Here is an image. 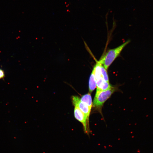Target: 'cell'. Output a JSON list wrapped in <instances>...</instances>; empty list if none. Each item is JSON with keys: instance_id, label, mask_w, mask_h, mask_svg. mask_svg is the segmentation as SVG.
<instances>
[{"instance_id": "cell-6", "label": "cell", "mask_w": 153, "mask_h": 153, "mask_svg": "<svg viewBox=\"0 0 153 153\" xmlns=\"http://www.w3.org/2000/svg\"><path fill=\"white\" fill-rule=\"evenodd\" d=\"M96 87V80L93 70L90 76L89 83V89L90 92H92Z\"/></svg>"}, {"instance_id": "cell-2", "label": "cell", "mask_w": 153, "mask_h": 153, "mask_svg": "<svg viewBox=\"0 0 153 153\" xmlns=\"http://www.w3.org/2000/svg\"><path fill=\"white\" fill-rule=\"evenodd\" d=\"M114 90L115 89L113 87L106 90H97L93 102L94 106L97 107L102 106Z\"/></svg>"}, {"instance_id": "cell-8", "label": "cell", "mask_w": 153, "mask_h": 153, "mask_svg": "<svg viewBox=\"0 0 153 153\" xmlns=\"http://www.w3.org/2000/svg\"><path fill=\"white\" fill-rule=\"evenodd\" d=\"M101 71L102 78L105 81L109 82V78L107 70L102 64L101 66Z\"/></svg>"}, {"instance_id": "cell-3", "label": "cell", "mask_w": 153, "mask_h": 153, "mask_svg": "<svg viewBox=\"0 0 153 153\" xmlns=\"http://www.w3.org/2000/svg\"><path fill=\"white\" fill-rule=\"evenodd\" d=\"M74 115L75 118L82 124L84 133L89 135L90 133L89 119L85 114L77 107L76 106L74 108Z\"/></svg>"}, {"instance_id": "cell-1", "label": "cell", "mask_w": 153, "mask_h": 153, "mask_svg": "<svg viewBox=\"0 0 153 153\" xmlns=\"http://www.w3.org/2000/svg\"><path fill=\"white\" fill-rule=\"evenodd\" d=\"M130 41L128 40L121 45L113 49L109 50L99 61L107 70L115 60L119 56L123 48Z\"/></svg>"}, {"instance_id": "cell-7", "label": "cell", "mask_w": 153, "mask_h": 153, "mask_svg": "<svg viewBox=\"0 0 153 153\" xmlns=\"http://www.w3.org/2000/svg\"><path fill=\"white\" fill-rule=\"evenodd\" d=\"M80 101L86 103L91 109L92 105V99L91 95L89 93H88L83 95L80 99Z\"/></svg>"}, {"instance_id": "cell-5", "label": "cell", "mask_w": 153, "mask_h": 153, "mask_svg": "<svg viewBox=\"0 0 153 153\" xmlns=\"http://www.w3.org/2000/svg\"><path fill=\"white\" fill-rule=\"evenodd\" d=\"M97 90L104 91L112 88L109 82L105 81L102 77L96 80Z\"/></svg>"}, {"instance_id": "cell-9", "label": "cell", "mask_w": 153, "mask_h": 153, "mask_svg": "<svg viewBox=\"0 0 153 153\" xmlns=\"http://www.w3.org/2000/svg\"><path fill=\"white\" fill-rule=\"evenodd\" d=\"M5 74L4 71L0 68V79L3 78L5 77Z\"/></svg>"}, {"instance_id": "cell-4", "label": "cell", "mask_w": 153, "mask_h": 153, "mask_svg": "<svg viewBox=\"0 0 153 153\" xmlns=\"http://www.w3.org/2000/svg\"><path fill=\"white\" fill-rule=\"evenodd\" d=\"M73 104L77 107L89 119L91 109L86 103L82 102L80 98L77 96H73L72 98Z\"/></svg>"}]
</instances>
